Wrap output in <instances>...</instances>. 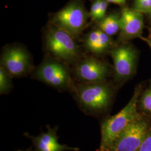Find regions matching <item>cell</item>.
Masks as SVG:
<instances>
[{
	"label": "cell",
	"instance_id": "6da1fadb",
	"mask_svg": "<svg viewBox=\"0 0 151 151\" xmlns=\"http://www.w3.org/2000/svg\"><path fill=\"white\" fill-rule=\"evenodd\" d=\"M45 45L52 57L65 63L77 62L80 58V49L74 37L53 25H50L46 30Z\"/></svg>",
	"mask_w": 151,
	"mask_h": 151
},
{
	"label": "cell",
	"instance_id": "7a4b0ae2",
	"mask_svg": "<svg viewBox=\"0 0 151 151\" xmlns=\"http://www.w3.org/2000/svg\"><path fill=\"white\" fill-rule=\"evenodd\" d=\"M137 95L118 113L107 119L101 127L100 151H106L131 123L137 114Z\"/></svg>",
	"mask_w": 151,
	"mask_h": 151
},
{
	"label": "cell",
	"instance_id": "3957f363",
	"mask_svg": "<svg viewBox=\"0 0 151 151\" xmlns=\"http://www.w3.org/2000/svg\"><path fill=\"white\" fill-rule=\"evenodd\" d=\"M88 14L80 1H74L54 15L52 25L78 37L86 27Z\"/></svg>",
	"mask_w": 151,
	"mask_h": 151
},
{
	"label": "cell",
	"instance_id": "277c9868",
	"mask_svg": "<svg viewBox=\"0 0 151 151\" xmlns=\"http://www.w3.org/2000/svg\"><path fill=\"white\" fill-rule=\"evenodd\" d=\"M35 77L50 86L65 90L72 86V81L65 63L50 56L47 57L35 70Z\"/></svg>",
	"mask_w": 151,
	"mask_h": 151
},
{
	"label": "cell",
	"instance_id": "5b68a950",
	"mask_svg": "<svg viewBox=\"0 0 151 151\" xmlns=\"http://www.w3.org/2000/svg\"><path fill=\"white\" fill-rule=\"evenodd\" d=\"M76 94L82 108L90 111L106 108L111 97L110 88L101 82L83 83L76 88Z\"/></svg>",
	"mask_w": 151,
	"mask_h": 151
},
{
	"label": "cell",
	"instance_id": "8992f818",
	"mask_svg": "<svg viewBox=\"0 0 151 151\" xmlns=\"http://www.w3.org/2000/svg\"><path fill=\"white\" fill-rule=\"evenodd\" d=\"M1 66L12 77L27 75L32 68V57L27 49L20 45H10L4 49Z\"/></svg>",
	"mask_w": 151,
	"mask_h": 151
},
{
	"label": "cell",
	"instance_id": "52a82bcc",
	"mask_svg": "<svg viewBox=\"0 0 151 151\" xmlns=\"http://www.w3.org/2000/svg\"><path fill=\"white\" fill-rule=\"evenodd\" d=\"M146 124L134 120L106 151H136L146 138Z\"/></svg>",
	"mask_w": 151,
	"mask_h": 151
},
{
	"label": "cell",
	"instance_id": "ba28073f",
	"mask_svg": "<svg viewBox=\"0 0 151 151\" xmlns=\"http://www.w3.org/2000/svg\"><path fill=\"white\" fill-rule=\"evenodd\" d=\"M108 73L107 65L93 57H87L77 62L75 73L77 78L83 83L101 82Z\"/></svg>",
	"mask_w": 151,
	"mask_h": 151
},
{
	"label": "cell",
	"instance_id": "9c48e42d",
	"mask_svg": "<svg viewBox=\"0 0 151 151\" xmlns=\"http://www.w3.org/2000/svg\"><path fill=\"white\" fill-rule=\"evenodd\" d=\"M115 75L118 79H125L132 75L134 70L135 51L128 45H122L111 51Z\"/></svg>",
	"mask_w": 151,
	"mask_h": 151
},
{
	"label": "cell",
	"instance_id": "30bf717a",
	"mask_svg": "<svg viewBox=\"0 0 151 151\" xmlns=\"http://www.w3.org/2000/svg\"><path fill=\"white\" fill-rule=\"evenodd\" d=\"M120 31L123 39L138 37L142 32L144 24L142 12L130 9H124L120 16Z\"/></svg>",
	"mask_w": 151,
	"mask_h": 151
},
{
	"label": "cell",
	"instance_id": "8fae6325",
	"mask_svg": "<svg viewBox=\"0 0 151 151\" xmlns=\"http://www.w3.org/2000/svg\"><path fill=\"white\" fill-rule=\"evenodd\" d=\"M34 145L37 151H63L65 150L78 151V148H72L58 142V138L55 130L49 128L45 133L40 134L38 137H32Z\"/></svg>",
	"mask_w": 151,
	"mask_h": 151
},
{
	"label": "cell",
	"instance_id": "7c38bea8",
	"mask_svg": "<svg viewBox=\"0 0 151 151\" xmlns=\"http://www.w3.org/2000/svg\"><path fill=\"white\" fill-rule=\"evenodd\" d=\"M100 30L108 34L110 37L113 36L120 30V16L115 14H111L105 17L99 23Z\"/></svg>",
	"mask_w": 151,
	"mask_h": 151
},
{
	"label": "cell",
	"instance_id": "4fadbf2b",
	"mask_svg": "<svg viewBox=\"0 0 151 151\" xmlns=\"http://www.w3.org/2000/svg\"><path fill=\"white\" fill-rule=\"evenodd\" d=\"M100 30H95L87 34L85 39V45L88 50L94 54H99Z\"/></svg>",
	"mask_w": 151,
	"mask_h": 151
},
{
	"label": "cell",
	"instance_id": "5bb4252c",
	"mask_svg": "<svg viewBox=\"0 0 151 151\" xmlns=\"http://www.w3.org/2000/svg\"><path fill=\"white\" fill-rule=\"evenodd\" d=\"M11 76L5 70L0 67V93L1 95L7 94L11 91L12 88V82Z\"/></svg>",
	"mask_w": 151,
	"mask_h": 151
},
{
	"label": "cell",
	"instance_id": "9a60e30c",
	"mask_svg": "<svg viewBox=\"0 0 151 151\" xmlns=\"http://www.w3.org/2000/svg\"><path fill=\"white\" fill-rule=\"evenodd\" d=\"M135 10L140 12H151V0H134Z\"/></svg>",
	"mask_w": 151,
	"mask_h": 151
},
{
	"label": "cell",
	"instance_id": "2e32d148",
	"mask_svg": "<svg viewBox=\"0 0 151 151\" xmlns=\"http://www.w3.org/2000/svg\"><path fill=\"white\" fill-rule=\"evenodd\" d=\"M142 105L146 110L151 111V88L143 96Z\"/></svg>",
	"mask_w": 151,
	"mask_h": 151
},
{
	"label": "cell",
	"instance_id": "e0dca14e",
	"mask_svg": "<svg viewBox=\"0 0 151 151\" xmlns=\"http://www.w3.org/2000/svg\"><path fill=\"white\" fill-rule=\"evenodd\" d=\"M101 0H95V2L92 4L90 11L89 13V16L91 17L93 20H97V15L99 14L100 5Z\"/></svg>",
	"mask_w": 151,
	"mask_h": 151
},
{
	"label": "cell",
	"instance_id": "ac0fdd59",
	"mask_svg": "<svg viewBox=\"0 0 151 151\" xmlns=\"http://www.w3.org/2000/svg\"><path fill=\"white\" fill-rule=\"evenodd\" d=\"M108 3L106 0H101L99 11L97 15V20L100 21L105 17L108 8Z\"/></svg>",
	"mask_w": 151,
	"mask_h": 151
},
{
	"label": "cell",
	"instance_id": "d6986e66",
	"mask_svg": "<svg viewBox=\"0 0 151 151\" xmlns=\"http://www.w3.org/2000/svg\"><path fill=\"white\" fill-rule=\"evenodd\" d=\"M138 151H151V135L146 137Z\"/></svg>",
	"mask_w": 151,
	"mask_h": 151
},
{
	"label": "cell",
	"instance_id": "ffe728a7",
	"mask_svg": "<svg viewBox=\"0 0 151 151\" xmlns=\"http://www.w3.org/2000/svg\"><path fill=\"white\" fill-rule=\"evenodd\" d=\"M109 3H113L118 5H122L124 4L126 2V0H106Z\"/></svg>",
	"mask_w": 151,
	"mask_h": 151
},
{
	"label": "cell",
	"instance_id": "44dd1931",
	"mask_svg": "<svg viewBox=\"0 0 151 151\" xmlns=\"http://www.w3.org/2000/svg\"><path fill=\"white\" fill-rule=\"evenodd\" d=\"M142 38V39L143 40H144L145 42H146L147 44L149 45V47H150V48L151 49V40H150V39H147L146 38Z\"/></svg>",
	"mask_w": 151,
	"mask_h": 151
},
{
	"label": "cell",
	"instance_id": "7402d4cb",
	"mask_svg": "<svg viewBox=\"0 0 151 151\" xmlns=\"http://www.w3.org/2000/svg\"></svg>",
	"mask_w": 151,
	"mask_h": 151
}]
</instances>
